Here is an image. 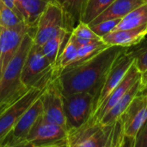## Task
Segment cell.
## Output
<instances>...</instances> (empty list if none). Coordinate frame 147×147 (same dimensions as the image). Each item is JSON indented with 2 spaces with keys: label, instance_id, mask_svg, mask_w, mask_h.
<instances>
[{
  "label": "cell",
  "instance_id": "obj_4",
  "mask_svg": "<svg viewBox=\"0 0 147 147\" xmlns=\"http://www.w3.org/2000/svg\"><path fill=\"white\" fill-rule=\"evenodd\" d=\"M114 125L102 126L84 123L81 127L68 132L69 147H110Z\"/></svg>",
  "mask_w": 147,
  "mask_h": 147
},
{
  "label": "cell",
  "instance_id": "obj_31",
  "mask_svg": "<svg viewBox=\"0 0 147 147\" xmlns=\"http://www.w3.org/2000/svg\"><path fill=\"white\" fill-rule=\"evenodd\" d=\"M22 0H16V6H17V9H18V6H19V4H20V3L22 2Z\"/></svg>",
  "mask_w": 147,
  "mask_h": 147
},
{
  "label": "cell",
  "instance_id": "obj_21",
  "mask_svg": "<svg viewBox=\"0 0 147 147\" xmlns=\"http://www.w3.org/2000/svg\"><path fill=\"white\" fill-rule=\"evenodd\" d=\"M70 34H71V31H69V29L64 27L54 36L50 38L40 47V51L49 60L52 65L55 62L57 57L59 56L60 53L61 46L65 37Z\"/></svg>",
  "mask_w": 147,
  "mask_h": 147
},
{
  "label": "cell",
  "instance_id": "obj_24",
  "mask_svg": "<svg viewBox=\"0 0 147 147\" xmlns=\"http://www.w3.org/2000/svg\"><path fill=\"white\" fill-rule=\"evenodd\" d=\"M24 22L22 18L13 10L0 0V27L11 28Z\"/></svg>",
  "mask_w": 147,
  "mask_h": 147
},
{
  "label": "cell",
  "instance_id": "obj_19",
  "mask_svg": "<svg viewBox=\"0 0 147 147\" xmlns=\"http://www.w3.org/2000/svg\"><path fill=\"white\" fill-rule=\"evenodd\" d=\"M143 26H147V2L122 17L114 30L137 29Z\"/></svg>",
  "mask_w": 147,
  "mask_h": 147
},
{
  "label": "cell",
  "instance_id": "obj_15",
  "mask_svg": "<svg viewBox=\"0 0 147 147\" xmlns=\"http://www.w3.org/2000/svg\"><path fill=\"white\" fill-rule=\"evenodd\" d=\"M143 90L141 77L126 92V94L120 99V101L101 119L99 124L102 126H112L118 120L121 116L127 110L134 97Z\"/></svg>",
  "mask_w": 147,
  "mask_h": 147
},
{
  "label": "cell",
  "instance_id": "obj_29",
  "mask_svg": "<svg viewBox=\"0 0 147 147\" xmlns=\"http://www.w3.org/2000/svg\"><path fill=\"white\" fill-rule=\"evenodd\" d=\"M8 7H9L11 10H13L14 11H16L21 17H22V16H21V14H20V12H19V10H18V9H17V6H16V0H2ZM23 20V19H22Z\"/></svg>",
  "mask_w": 147,
  "mask_h": 147
},
{
  "label": "cell",
  "instance_id": "obj_23",
  "mask_svg": "<svg viewBox=\"0 0 147 147\" xmlns=\"http://www.w3.org/2000/svg\"><path fill=\"white\" fill-rule=\"evenodd\" d=\"M109 45L104 42L102 40H97L94 41L90 43L78 47V55L76 57V60L71 65H75L78 63H80L84 61L88 60L89 58L92 57L93 55H96L100 51L109 48ZM70 65V66H71Z\"/></svg>",
  "mask_w": 147,
  "mask_h": 147
},
{
  "label": "cell",
  "instance_id": "obj_22",
  "mask_svg": "<svg viewBox=\"0 0 147 147\" xmlns=\"http://www.w3.org/2000/svg\"><path fill=\"white\" fill-rule=\"evenodd\" d=\"M115 0H87L81 22L90 24L102 13Z\"/></svg>",
  "mask_w": 147,
  "mask_h": 147
},
{
  "label": "cell",
  "instance_id": "obj_9",
  "mask_svg": "<svg viewBox=\"0 0 147 147\" xmlns=\"http://www.w3.org/2000/svg\"><path fill=\"white\" fill-rule=\"evenodd\" d=\"M32 28L25 22L11 28L0 27V78Z\"/></svg>",
  "mask_w": 147,
  "mask_h": 147
},
{
  "label": "cell",
  "instance_id": "obj_17",
  "mask_svg": "<svg viewBox=\"0 0 147 147\" xmlns=\"http://www.w3.org/2000/svg\"><path fill=\"white\" fill-rule=\"evenodd\" d=\"M51 0H22L19 6V12L23 21L34 27L40 15L46 9Z\"/></svg>",
  "mask_w": 147,
  "mask_h": 147
},
{
  "label": "cell",
  "instance_id": "obj_13",
  "mask_svg": "<svg viewBox=\"0 0 147 147\" xmlns=\"http://www.w3.org/2000/svg\"><path fill=\"white\" fill-rule=\"evenodd\" d=\"M43 104L41 101V95L35 100V101L22 114L19 120L16 121L13 129L8 135L5 143L7 146H13L20 143L30 132L31 128L36 122V120L42 115Z\"/></svg>",
  "mask_w": 147,
  "mask_h": 147
},
{
  "label": "cell",
  "instance_id": "obj_18",
  "mask_svg": "<svg viewBox=\"0 0 147 147\" xmlns=\"http://www.w3.org/2000/svg\"><path fill=\"white\" fill-rule=\"evenodd\" d=\"M62 7L65 23L71 28V30L81 22L87 0H56Z\"/></svg>",
  "mask_w": 147,
  "mask_h": 147
},
{
  "label": "cell",
  "instance_id": "obj_20",
  "mask_svg": "<svg viewBox=\"0 0 147 147\" xmlns=\"http://www.w3.org/2000/svg\"><path fill=\"white\" fill-rule=\"evenodd\" d=\"M78 55V46L70 38L66 44L65 45L63 50L59 53L55 62L52 65L53 67V76H59L64 69L71 65L76 60Z\"/></svg>",
  "mask_w": 147,
  "mask_h": 147
},
{
  "label": "cell",
  "instance_id": "obj_8",
  "mask_svg": "<svg viewBox=\"0 0 147 147\" xmlns=\"http://www.w3.org/2000/svg\"><path fill=\"white\" fill-rule=\"evenodd\" d=\"M41 101L43 104L42 118L47 122L60 126L67 130L63 94L58 76L53 77L41 94Z\"/></svg>",
  "mask_w": 147,
  "mask_h": 147
},
{
  "label": "cell",
  "instance_id": "obj_3",
  "mask_svg": "<svg viewBox=\"0 0 147 147\" xmlns=\"http://www.w3.org/2000/svg\"><path fill=\"white\" fill-rule=\"evenodd\" d=\"M64 27L66 28L64 10L56 0H51L35 23L33 47L40 49L47 41L54 36Z\"/></svg>",
  "mask_w": 147,
  "mask_h": 147
},
{
  "label": "cell",
  "instance_id": "obj_35",
  "mask_svg": "<svg viewBox=\"0 0 147 147\" xmlns=\"http://www.w3.org/2000/svg\"><path fill=\"white\" fill-rule=\"evenodd\" d=\"M146 2H147V0H146Z\"/></svg>",
  "mask_w": 147,
  "mask_h": 147
},
{
  "label": "cell",
  "instance_id": "obj_34",
  "mask_svg": "<svg viewBox=\"0 0 147 147\" xmlns=\"http://www.w3.org/2000/svg\"><path fill=\"white\" fill-rule=\"evenodd\" d=\"M146 74H147V71H146ZM144 74H145V73H144Z\"/></svg>",
  "mask_w": 147,
  "mask_h": 147
},
{
  "label": "cell",
  "instance_id": "obj_26",
  "mask_svg": "<svg viewBox=\"0 0 147 147\" xmlns=\"http://www.w3.org/2000/svg\"><path fill=\"white\" fill-rule=\"evenodd\" d=\"M120 21H121V19H110V20L102 21V22L95 23V24H90L89 26L98 36L102 38L104 36H106L107 34L113 31Z\"/></svg>",
  "mask_w": 147,
  "mask_h": 147
},
{
  "label": "cell",
  "instance_id": "obj_33",
  "mask_svg": "<svg viewBox=\"0 0 147 147\" xmlns=\"http://www.w3.org/2000/svg\"><path fill=\"white\" fill-rule=\"evenodd\" d=\"M6 147H9V146H6Z\"/></svg>",
  "mask_w": 147,
  "mask_h": 147
},
{
  "label": "cell",
  "instance_id": "obj_5",
  "mask_svg": "<svg viewBox=\"0 0 147 147\" xmlns=\"http://www.w3.org/2000/svg\"><path fill=\"white\" fill-rule=\"evenodd\" d=\"M95 101V95L89 92L63 96L64 111L66 118L67 131L81 127L90 118Z\"/></svg>",
  "mask_w": 147,
  "mask_h": 147
},
{
  "label": "cell",
  "instance_id": "obj_32",
  "mask_svg": "<svg viewBox=\"0 0 147 147\" xmlns=\"http://www.w3.org/2000/svg\"><path fill=\"white\" fill-rule=\"evenodd\" d=\"M7 145H0V147H5Z\"/></svg>",
  "mask_w": 147,
  "mask_h": 147
},
{
  "label": "cell",
  "instance_id": "obj_12",
  "mask_svg": "<svg viewBox=\"0 0 147 147\" xmlns=\"http://www.w3.org/2000/svg\"><path fill=\"white\" fill-rule=\"evenodd\" d=\"M141 77L140 72L136 68L134 62L132 64L122 81L115 87V88L109 94L103 103L90 116L85 122L88 124H97L101 119L120 101V99L126 94V92Z\"/></svg>",
  "mask_w": 147,
  "mask_h": 147
},
{
  "label": "cell",
  "instance_id": "obj_27",
  "mask_svg": "<svg viewBox=\"0 0 147 147\" xmlns=\"http://www.w3.org/2000/svg\"><path fill=\"white\" fill-rule=\"evenodd\" d=\"M134 55V64L140 74L147 71V44L136 49H132Z\"/></svg>",
  "mask_w": 147,
  "mask_h": 147
},
{
  "label": "cell",
  "instance_id": "obj_16",
  "mask_svg": "<svg viewBox=\"0 0 147 147\" xmlns=\"http://www.w3.org/2000/svg\"><path fill=\"white\" fill-rule=\"evenodd\" d=\"M146 3V0H115L102 13L94 19L89 25L105 20L121 19L133 10Z\"/></svg>",
  "mask_w": 147,
  "mask_h": 147
},
{
  "label": "cell",
  "instance_id": "obj_11",
  "mask_svg": "<svg viewBox=\"0 0 147 147\" xmlns=\"http://www.w3.org/2000/svg\"><path fill=\"white\" fill-rule=\"evenodd\" d=\"M125 138L134 139L147 120V91L142 90L121 116Z\"/></svg>",
  "mask_w": 147,
  "mask_h": 147
},
{
  "label": "cell",
  "instance_id": "obj_14",
  "mask_svg": "<svg viewBox=\"0 0 147 147\" xmlns=\"http://www.w3.org/2000/svg\"><path fill=\"white\" fill-rule=\"evenodd\" d=\"M147 26L131 29H116L104 36L102 40L109 46L131 48L141 43L146 37Z\"/></svg>",
  "mask_w": 147,
  "mask_h": 147
},
{
  "label": "cell",
  "instance_id": "obj_2",
  "mask_svg": "<svg viewBox=\"0 0 147 147\" xmlns=\"http://www.w3.org/2000/svg\"><path fill=\"white\" fill-rule=\"evenodd\" d=\"M33 29H34V27L25 36L17 52L9 62L0 78V104L20 99L30 88L22 83L21 74L33 45Z\"/></svg>",
  "mask_w": 147,
  "mask_h": 147
},
{
  "label": "cell",
  "instance_id": "obj_1",
  "mask_svg": "<svg viewBox=\"0 0 147 147\" xmlns=\"http://www.w3.org/2000/svg\"><path fill=\"white\" fill-rule=\"evenodd\" d=\"M127 49L109 46L86 61L67 67L58 76L63 96L89 92L96 98L113 63Z\"/></svg>",
  "mask_w": 147,
  "mask_h": 147
},
{
  "label": "cell",
  "instance_id": "obj_30",
  "mask_svg": "<svg viewBox=\"0 0 147 147\" xmlns=\"http://www.w3.org/2000/svg\"><path fill=\"white\" fill-rule=\"evenodd\" d=\"M141 82H142V87L143 89L147 91V74H142L141 75Z\"/></svg>",
  "mask_w": 147,
  "mask_h": 147
},
{
  "label": "cell",
  "instance_id": "obj_7",
  "mask_svg": "<svg viewBox=\"0 0 147 147\" xmlns=\"http://www.w3.org/2000/svg\"><path fill=\"white\" fill-rule=\"evenodd\" d=\"M134 62V55L133 49H130V48H127L115 61L109 71L108 72L107 76L105 77V80L98 94L95 98L91 114L103 103L109 94L122 81Z\"/></svg>",
  "mask_w": 147,
  "mask_h": 147
},
{
  "label": "cell",
  "instance_id": "obj_36",
  "mask_svg": "<svg viewBox=\"0 0 147 147\" xmlns=\"http://www.w3.org/2000/svg\"><path fill=\"white\" fill-rule=\"evenodd\" d=\"M5 147H6V146H5Z\"/></svg>",
  "mask_w": 147,
  "mask_h": 147
},
{
  "label": "cell",
  "instance_id": "obj_6",
  "mask_svg": "<svg viewBox=\"0 0 147 147\" xmlns=\"http://www.w3.org/2000/svg\"><path fill=\"white\" fill-rule=\"evenodd\" d=\"M49 82L47 84L30 88L23 96L0 114V145H6L5 140L16 121L35 100L42 94Z\"/></svg>",
  "mask_w": 147,
  "mask_h": 147
},
{
  "label": "cell",
  "instance_id": "obj_28",
  "mask_svg": "<svg viewBox=\"0 0 147 147\" xmlns=\"http://www.w3.org/2000/svg\"><path fill=\"white\" fill-rule=\"evenodd\" d=\"M132 141L131 147H147V120Z\"/></svg>",
  "mask_w": 147,
  "mask_h": 147
},
{
  "label": "cell",
  "instance_id": "obj_25",
  "mask_svg": "<svg viewBox=\"0 0 147 147\" xmlns=\"http://www.w3.org/2000/svg\"><path fill=\"white\" fill-rule=\"evenodd\" d=\"M71 35L75 37H78V38H82L85 40H90V41H96V40L102 39L91 29L89 24H86L83 22H80L71 30Z\"/></svg>",
  "mask_w": 147,
  "mask_h": 147
},
{
  "label": "cell",
  "instance_id": "obj_10",
  "mask_svg": "<svg viewBox=\"0 0 147 147\" xmlns=\"http://www.w3.org/2000/svg\"><path fill=\"white\" fill-rule=\"evenodd\" d=\"M68 131L58 125L46 121L42 115L36 120L24 140L17 144L36 147L66 140ZM16 145V144H15Z\"/></svg>",
  "mask_w": 147,
  "mask_h": 147
}]
</instances>
